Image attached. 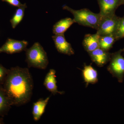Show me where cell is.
<instances>
[{
    "instance_id": "obj_8",
    "label": "cell",
    "mask_w": 124,
    "mask_h": 124,
    "mask_svg": "<svg viewBox=\"0 0 124 124\" xmlns=\"http://www.w3.org/2000/svg\"><path fill=\"white\" fill-rule=\"evenodd\" d=\"M100 8L99 14L102 17L115 15L114 13L117 8L119 0H98Z\"/></svg>"
},
{
    "instance_id": "obj_4",
    "label": "cell",
    "mask_w": 124,
    "mask_h": 124,
    "mask_svg": "<svg viewBox=\"0 0 124 124\" xmlns=\"http://www.w3.org/2000/svg\"><path fill=\"white\" fill-rule=\"evenodd\" d=\"M122 50L111 54L108 70L118 82L122 83L124 78V58L121 54Z\"/></svg>"
},
{
    "instance_id": "obj_15",
    "label": "cell",
    "mask_w": 124,
    "mask_h": 124,
    "mask_svg": "<svg viewBox=\"0 0 124 124\" xmlns=\"http://www.w3.org/2000/svg\"><path fill=\"white\" fill-rule=\"evenodd\" d=\"M11 106L10 102L3 86L0 85V118L7 115Z\"/></svg>"
},
{
    "instance_id": "obj_3",
    "label": "cell",
    "mask_w": 124,
    "mask_h": 124,
    "mask_svg": "<svg viewBox=\"0 0 124 124\" xmlns=\"http://www.w3.org/2000/svg\"><path fill=\"white\" fill-rule=\"evenodd\" d=\"M63 9L67 10L73 15L75 23L79 24L92 28L97 30L102 19L100 14H95L89 9L85 8L76 10L67 6H64Z\"/></svg>"
},
{
    "instance_id": "obj_10",
    "label": "cell",
    "mask_w": 124,
    "mask_h": 124,
    "mask_svg": "<svg viewBox=\"0 0 124 124\" xmlns=\"http://www.w3.org/2000/svg\"><path fill=\"white\" fill-rule=\"evenodd\" d=\"M56 71L54 69H50L45 77L44 82V85L46 89L54 95L57 93L63 94L64 91L58 90L57 85L56 78Z\"/></svg>"
},
{
    "instance_id": "obj_17",
    "label": "cell",
    "mask_w": 124,
    "mask_h": 124,
    "mask_svg": "<svg viewBox=\"0 0 124 124\" xmlns=\"http://www.w3.org/2000/svg\"><path fill=\"white\" fill-rule=\"evenodd\" d=\"M116 40L113 35L100 36L99 39V48L108 51L112 47Z\"/></svg>"
},
{
    "instance_id": "obj_18",
    "label": "cell",
    "mask_w": 124,
    "mask_h": 124,
    "mask_svg": "<svg viewBox=\"0 0 124 124\" xmlns=\"http://www.w3.org/2000/svg\"><path fill=\"white\" fill-rule=\"evenodd\" d=\"M116 39L124 37V17L119 18L115 32L114 35Z\"/></svg>"
},
{
    "instance_id": "obj_11",
    "label": "cell",
    "mask_w": 124,
    "mask_h": 124,
    "mask_svg": "<svg viewBox=\"0 0 124 124\" xmlns=\"http://www.w3.org/2000/svg\"><path fill=\"white\" fill-rule=\"evenodd\" d=\"M100 36L97 33L86 34L82 42L83 46L88 53L99 48V39Z\"/></svg>"
},
{
    "instance_id": "obj_13",
    "label": "cell",
    "mask_w": 124,
    "mask_h": 124,
    "mask_svg": "<svg viewBox=\"0 0 124 124\" xmlns=\"http://www.w3.org/2000/svg\"><path fill=\"white\" fill-rule=\"evenodd\" d=\"M74 23L75 20L70 18L61 19L54 25L53 32L54 35H63Z\"/></svg>"
},
{
    "instance_id": "obj_12",
    "label": "cell",
    "mask_w": 124,
    "mask_h": 124,
    "mask_svg": "<svg viewBox=\"0 0 124 124\" xmlns=\"http://www.w3.org/2000/svg\"><path fill=\"white\" fill-rule=\"evenodd\" d=\"M50 97L45 99H40L34 103L32 107V114L33 120L36 121H39L44 113L46 108L48 104Z\"/></svg>"
},
{
    "instance_id": "obj_14",
    "label": "cell",
    "mask_w": 124,
    "mask_h": 124,
    "mask_svg": "<svg viewBox=\"0 0 124 124\" xmlns=\"http://www.w3.org/2000/svg\"><path fill=\"white\" fill-rule=\"evenodd\" d=\"M82 76L87 85L94 84L98 81V72L91 65H85L82 70Z\"/></svg>"
},
{
    "instance_id": "obj_5",
    "label": "cell",
    "mask_w": 124,
    "mask_h": 124,
    "mask_svg": "<svg viewBox=\"0 0 124 124\" xmlns=\"http://www.w3.org/2000/svg\"><path fill=\"white\" fill-rule=\"evenodd\" d=\"M119 19L115 15L102 17L97 33L100 36L114 35Z\"/></svg>"
},
{
    "instance_id": "obj_7",
    "label": "cell",
    "mask_w": 124,
    "mask_h": 124,
    "mask_svg": "<svg viewBox=\"0 0 124 124\" xmlns=\"http://www.w3.org/2000/svg\"><path fill=\"white\" fill-rule=\"evenodd\" d=\"M55 48L60 53L71 55L75 54V51L70 44L65 39L64 34L54 35L52 36Z\"/></svg>"
},
{
    "instance_id": "obj_21",
    "label": "cell",
    "mask_w": 124,
    "mask_h": 124,
    "mask_svg": "<svg viewBox=\"0 0 124 124\" xmlns=\"http://www.w3.org/2000/svg\"><path fill=\"white\" fill-rule=\"evenodd\" d=\"M3 123H4V122H3L2 117H1V118H0V124H4Z\"/></svg>"
},
{
    "instance_id": "obj_19",
    "label": "cell",
    "mask_w": 124,
    "mask_h": 124,
    "mask_svg": "<svg viewBox=\"0 0 124 124\" xmlns=\"http://www.w3.org/2000/svg\"><path fill=\"white\" fill-rule=\"evenodd\" d=\"M9 69L3 66L0 63V85H3L7 77Z\"/></svg>"
},
{
    "instance_id": "obj_20",
    "label": "cell",
    "mask_w": 124,
    "mask_h": 124,
    "mask_svg": "<svg viewBox=\"0 0 124 124\" xmlns=\"http://www.w3.org/2000/svg\"><path fill=\"white\" fill-rule=\"evenodd\" d=\"M1 0L4 2H7L9 4L15 7H19L23 5L19 0Z\"/></svg>"
},
{
    "instance_id": "obj_1",
    "label": "cell",
    "mask_w": 124,
    "mask_h": 124,
    "mask_svg": "<svg viewBox=\"0 0 124 124\" xmlns=\"http://www.w3.org/2000/svg\"><path fill=\"white\" fill-rule=\"evenodd\" d=\"M2 86L11 106H20L31 100L33 83L28 68L17 66L9 69Z\"/></svg>"
},
{
    "instance_id": "obj_9",
    "label": "cell",
    "mask_w": 124,
    "mask_h": 124,
    "mask_svg": "<svg viewBox=\"0 0 124 124\" xmlns=\"http://www.w3.org/2000/svg\"><path fill=\"white\" fill-rule=\"evenodd\" d=\"M91 60L98 67H102L110 60L111 54L108 51L99 48L88 53Z\"/></svg>"
},
{
    "instance_id": "obj_6",
    "label": "cell",
    "mask_w": 124,
    "mask_h": 124,
    "mask_svg": "<svg viewBox=\"0 0 124 124\" xmlns=\"http://www.w3.org/2000/svg\"><path fill=\"white\" fill-rule=\"evenodd\" d=\"M28 44L27 41L18 40L8 38L6 42L0 48V53L13 54L25 51Z\"/></svg>"
},
{
    "instance_id": "obj_16",
    "label": "cell",
    "mask_w": 124,
    "mask_h": 124,
    "mask_svg": "<svg viewBox=\"0 0 124 124\" xmlns=\"http://www.w3.org/2000/svg\"><path fill=\"white\" fill-rule=\"evenodd\" d=\"M27 7L26 5L24 4L22 6L18 7L16 10L15 13L10 20L11 26L13 29H15L22 20L24 17L25 9Z\"/></svg>"
},
{
    "instance_id": "obj_2",
    "label": "cell",
    "mask_w": 124,
    "mask_h": 124,
    "mask_svg": "<svg viewBox=\"0 0 124 124\" xmlns=\"http://www.w3.org/2000/svg\"><path fill=\"white\" fill-rule=\"evenodd\" d=\"M26 62L28 67L42 70L47 68L49 63L46 52L39 42H35L31 47L25 50Z\"/></svg>"
},
{
    "instance_id": "obj_22",
    "label": "cell",
    "mask_w": 124,
    "mask_h": 124,
    "mask_svg": "<svg viewBox=\"0 0 124 124\" xmlns=\"http://www.w3.org/2000/svg\"><path fill=\"white\" fill-rule=\"evenodd\" d=\"M122 51H124V49H123V50H122Z\"/></svg>"
}]
</instances>
